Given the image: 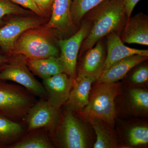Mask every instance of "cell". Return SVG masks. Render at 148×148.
Returning <instances> with one entry per match:
<instances>
[{"instance_id":"9a60e30c","label":"cell","mask_w":148,"mask_h":148,"mask_svg":"<svg viewBox=\"0 0 148 148\" xmlns=\"http://www.w3.org/2000/svg\"><path fill=\"white\" fill-rule=\"evenodd\" d=\"M72 0H54L50 20L46 25L48 29H55L63 33L71 32L75 27L72 19Z\"/></svg>"},{"instance_id":"9c48e42d","label":"cell","mask_w":148,"mask_h":148,"mask_svg":"<svg viewBox=\"0 0 148 148\" xmlns=\"http://www.w3.org/2000/svg\"><path fill=\"white\" fill-rule=\"evenodd\" d=\"M42 20L35 17L11 19L0 27V49L8 56L14 55L17 39L24 32L39 26Z\"/></svg>"},{"instance_id":"30bf717a","label":"cell","mask_w":148,"mask_h":148,"mask_svg":"<svg viewBox=\"0 0 148 148\" xmlns=\"http://www.w3.org/2000/svg\"><path fill=\"white\" fill-rule=\"evenodd\" d=\"M73 84V80L65 73L43 80L49 103L54 107L64 106L69 99Z\"/></svg>"},{"instance_id":"d6986e66","label":"cell","mask_w":148,"mask_h":148,"mask_svg":"<svg viewBox=\"0 0 148 148\" xmlns=\"http://www.w3.org/2000/svg\"><path fill=\"white\" fill-rule=\"evenodd\" d=\"M27 132L24 123L0 114V148H10Z\"/></svg>"},{"instance_id":"44dd1931","label":"cell","mask_w":148,"mask_h":148,"mask_svg":"<svg viewBox=\"0 0 148 148\" xmlns=\"http://www.w3.org/2000/svg\"><path fill=\"white\" fill-rule=\"evenodd\" d=\"M130 114L135 116H147L148 113V91L135 88L128 90L125 101Z\"/></svg>"},{"instance_id":"3957f363","label":"cell","mask_w":148,"mask_h":148,"mask_svg":"<svg viewBox=\"0 0 148 148\" xmlns=\"http://www.w3.org/2000/svg\"><path fill=\"white\" fill-rule=\"evenodd\" d=\"M87 122L66 108L61 111L58 127L50 138L55 147L87 148L90 146V131Z\"/></svg>"},{"instance_id":"4fadbf2b","label":"cell","mask_w":148,"mask_h":148,"mask_svg":"<svg viewBox=\"0 0 148 148\" xmlns=\"http://www.w3.org/2000/svg\"><path fill=\"white\" fill-rule=\"evenodd\" d=\"M124 43L148 45V19L147 15L138 13L127 19L121 38Z\"/></svg>"},{"instance_id":"5b68a950","label":"cell","mask_w":148,"mask_h":148,"mask_svg":"<svg viewBox=\"0 0 148 148\" xmlns=\"http://www.w3.org/2000/svg\"><path fill=\"white\" fill-rule=\"evenodd\" d=\"M10 57L8 64L0 71V79L16 82L36 97L47 100V95L42 84L35 78L26 64L24 57L20 54Z\"/></svg>"},{"instance_id":"f1b7e54d","label":"cell","mask_w":148,"mask_h":148,"mask_svg":"<svg viewBox=\"0 0 148 148\" xmlns=\"http://www.w3.org/2000/svg\"><path fill=\"white\" fill-rule=\"evenodd\" d=\"M10 60V57L5 55L0 49V71L5 68Z\"/></svg>"},{"instance_id":"d4e9b609","label":"cell","mask_w":148,"mask_h":148,"mask_svg":"<svg viewBox=\"0 0 148 148\" xmlns=\"http://www.w3.org/2000/svg\"><path fill=\"white\" fill-rule=\"evenodd\" d=\"M148 67L142 66L138 68L132 74L131 80L135 84H143L148 81Z\"/></svg>"},{"instance_id":"277c9868","label":"cell","mask_w":148,"mask_h":148,"mask_svg":"<svg viewBox=\"0 0 148 148\" xmlns=\"http://www.w3.org/2000/svg\"><path fill=\"white\" fill-rule=\"evenodd\" d=\"M36 97L23 86L0 79V114L11 120L23 123Z\"/></svg>"},{"instance_id":"cb8c5ba5","label":"cell","mask_w":148,"mask_h":148,"mask_svg":"<svg viewBox=\"0 0 148 148\" xmlns=\"http://www.w3.org/2000/svg\"><path fill=\"white\" fill-rule=\"evenodd\" d=\"M30 12L14 4L10 0H0V27L4 24V18L12 14H25Z\"/></svg>"},{"instance_id":"4316f807","label":"cell","mask_w":148,"mask_h":148,"mask_svg":"<svg viewBox=\"0 0 148 148\" xmlns=\"http://www.w3.org/2000/svg\"><path fill=\"white\" fill-rule=\"evenodd\" d=\"M33 1L44 14L49 11L50 8H52L54 0H33Z\"/></svg>"},{"instance_id":"7a4b0ae2","label":"cell","mask_w":148,"mask_h":148,"mask_svg":"<svg viewBox=\"0 0 148 148\" xmlns=\"http://www.w3.org/2000/svg\"><path fill=\"white\" fill-rule=\"evenodd\" d=\"M121 86L118 82L108 83L97 82L91 88L87 106L75 113L80 118H99L114 128L117 115L115 101L120 94Z\"/></svg>"},{"instance_id":"484cf974","label":"cell","mask_w":148,"mask_h":148,"mask_svg":"<svg viewBox=\"0 0 148 148\" xmlns=\"http://www.w3.org/2000/svg\"><path fill=\"white\" fill-rule=\"evenodd\" d=\"M13 3L22 6L23 7L29 9L30 10L39 15L44 14L38 7L36 5L33 0H10Z\"/></svg>"},{"instance_id":"e0dca14e","label":"cell","mask_w":148,"mask_h":148,"mask_svg":"<svg viewBox=\"0 0 148 148\" xmlns=\"http://www.w3.org/2000/svg\"><path fill=\"white\" fill-rule=\"evenodd\" d=\"M80 118L84 121L89 123L95 131L96 140L93 147H119V144L116 135L114 132V128L108 123L97 117L86 116Z\"/></svg>"},{"instance_id":"52a82bcc","label":"cell","mask_w":148,"mask_h":148,"mask_svg":"<svg viewBox=\"0 0 148 148\" xmlns=\"http://www.w3.org/2000/svg\"><path fill=\"white\" fill-rule=\"evenodd\" d=\"M16 54H20L28 59H38L58 56L59 51L43 35L36 32L27 31L16 41L14 55Z\"/></svg>"},{"instance_id":"603a6c76","label":"cell","mask_w":148,"mask_h":148,"mask_svg":"<svg viewBox=\"0 0 148 148\" xmlns=\"http://www.w3.org/2000/svg\"><path fill=\"white\" fill-rule=\"evenodd\" d=\"M108 0H72V18L75 25H79L84 16L92 9Z\"/></svg>"},{"instance_id":"7c38bea8","label":"cell","mask_w":148,"mask_h":148,"mask_svg":"<svg viewBox=\"0 0 148 148\" xmlns=\"http://www.w3.org/2000/svg\"><path fill=\"white\" fill-rule=\"evenodd\" d=\"M96 80L94 77L77 75L73 80L69 99L64 104L65 108L75 112L84 108L88 104L92 85Z\"/></svg>"},{"instance_id":"83f0119b","label":"cell","mask_w":148,"mask_h":148,"mask_svg":"<svg viewBox=\"0 0 148 148\" xmlns=\"http://www.w3.org/2000/svg\"><path fill=\"white\" fill-rule=\"evenodd\" d=\"M140 0H124L125 12L127 19L129 18L135 6Z\"/></svg>"},{"instance_id":"7402d4cb","label":"cell","mask_w":148,"mask_h":148,"mask_svg":"<svg viewBox=\"0 0 148 148\" xmlns=\"http://www.w3.org/2000/svg\"><path fill=\"white\" fill-rule=\"evenodd\" d=\"M125 131V145L129 147L146 145L148 143V127L147 124H135Z\"/></svg>"},{"instance_id":"ffe728a7","label":"cell","mask_w":148,"mask_h":148,"mask_svg":"<svg viewBox=\"0 0 148 148\" xmlns=\"http://www.w3.org/2000/svg\"><path fill=\"white\" fill-rule=\"evenodd\" d=\"M50 135L45 130H35L27 132L10 148H53Z\"/></svg>"},{"instance_id":"8992f818","label":"cell","mask_w":148,"mask_h":148,"mask_svg":"<svg viewBox=\"0 0 148 148\" xmlns=\"http://www.w3.org/2000/svg\"><path fill=\"white\" fill-rule=\"evenodd\" d=\"M61 107L51 106L47 100L40 98L29 110L23 121L27 132L45 130L51 137L58 127Z\"/></svg>"},{"instance_id":"ba28073f","label":"cell","mask_w":148,"mask_h":148,"mask_svg":"<svg viewBox=\"0 0 148 148\" xmlns=\"http://www.w3.org/2000/svg\"><path fill=\"white\" fill-rule=\"evenodd\" d=\"M91 24L88 20L82 21L79 29L69 38L58 42L61 50L60 58L65 72L73 80L77 77L78 55L82 43L90 32Z\"/></svg>"},{"instance_id":"6da1fadb","label":"cell","mask_w":148,"mask_h":148,"mask_svg":"<svg viewBox=\"0 0 148 148\" xmlns=\"http://www.w3.org/2000/svg\"><path fill=\"white\" fill-rule=\"evenodd\" d=\"M88 21L91 27L80 49V54L93 47L96 43L121 27L126 16L124 0H108L89 11Z\"/></svg>"},{"instance_id":"2e32d148","label":"cell","mask_w":148,"mask_h":148,"mask_svg":"<svg viewBox=\"0 0 148 148\" xmlns=\"http://www.w3.org/2000/svg\"><path fill=\"white\" fill-rule=\"evenodd\" d=\"M148 57L137 54L126 57L114 64L108 69L103 71L96 81L108 83L118 82L130 70L146 61Z\"/></svg>"},{"instance_id":"ac0fdd59","label":"cell","mask_w":148,"mask_h":148,"mask_svg":"<svg viewBox=\"0 0 148 148\" xmlns=\"http://www.w3.org/2000/svg\"><path fill=\"white\" fill-rule=\"evenodd\" d=\"M25 59L31 71L42 80L57 74L65 73L64 66L58 56H51L38 59L25 58Z\"/></svg>"},{"instance_id":"5bb4252c","label":"cell","mask_w":148,"mask_h":148,"mask_svg":"<svg viewBox=\"0 0 148 148\" xmlns=\"http://www.w3.org/2000/svg\"><path fill=\"white\" fill-rule=\"evenodd\" d=\"M95 45L86 51L77 75L94 77L97 80L101 75L106 60V51L101 40Z\"/></svg>"},{"instance_id":"8fae6325","label":"cell","mask_w":148,"mask_h":148,"mask_svg":"<svg viewBox=\"0 0 148 148\" xmlns=\"http://www.w3.org/2000/svg\"><path fill=\"white\" fill-rule=\"evenodd\" d=\"M107 37V54L103 71L108 69L120 60L131 56L137 54L148 56V50L132 48L125 45L116 32L111 33Z\"/></svg>"}]
</instances>
